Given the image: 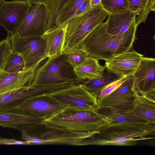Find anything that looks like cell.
Instances as JSON below:
<instances>
[{
    "instance_id": "cell-19",
    "label": "cell",
    "mask_w": 155,
    "mask_h": 155,
    "mask_svg": "<svg viewBox=\"0 0 155 155\" xmlns=\"http://www.w3.org/2000/svg\"><path fill=\"white\" fill-rule=\"evenodd\" d=\"M95 109L107 118L110 124L155 123L139 118L134 114L132 108Z\"/></svg>"
},
{
    "instance_id": "cell-23",
    "label": "cell",
    "mask_w": 155,
    "mask_h": 155,
    "mask_svg": "<svg viewBox=\"0 0 155 155\" xmlns=\"http://www.w3.org/2000/svg\"><path fill=\"white\" fill-rule=\"evenodd\" d=\"M121 78L115 74L107 72L104 74L102 77L97 79L82 81L81 84L84 87L97 98L102 90L110 83Z\"/></svg>"
},
{
    "instance_id": "cell-34",
    "label": "cell",
    "mask_w": 155,
    "mask_h": 155,
    "mask_svg": "<svg viewBox=\"0 0 155 155\" xmlns=\"http://www.w3.org/2000/svg\"><path fill=\"white\" fill-rule=\"evenodd\" d=\"M4 0H0V5Z\"/></svg>"
},
{
    "instance_id": "cell-22",
    "label": "cell",
    "mask_w": 155,
    "mask_h": 155,
    "mask_svg": "<svg viewBox=\"0 0 155 155\" xmlns=\"http://www.w3.org/2000/svg\"><path fill=\"white\" fill-rule=\"evenodd\" d=\"M129 10L135 13L137 26L145 23L149 13L155 11V0H127Z\"/></svg>"
},
{
    "instance_id": "cell-31",
    "label": "cell",
    "mask_w": 155,
    "mask_h": 155,
    "mask_svg": "<svg viewBox=\"0 0 155 155\" xmlns=\"http://www.w3.org/2000/svg\"><path fill=\"white\" fill-rule=\"evenodd\" d=\"M0 144L6 145H31L29 142L24 140H18L14 138L7 139L0 137Z\"/></svg>"
},
{
    "instance_id": "cell-21",
    "label": "cell",
    "mask_w": 155,
    "mask_h": 155,
    "mask_svg": "<svg viewBox=\"0 0 155 155\" xmlns=\"http://www.w3.org/2000/svg\"><path fill=\"white\" fill-rule=\"evenodd\" d=\"M98 60L89 56L84 62L74 68L76 74L82 81L103 77L105 68L100 65Z\"/></svg>"
},
{
    "instance_id": "cell-25",
    "label": "cell",
    "mask_w": 155,
    "mask_h": 155,
    "mask_svg": "<svg viewBox=\"0 0 155 155\" xmlns=\"http://www.w3.org/2000/svg\"><path fill=\"white\" fill-rule=\"evenodd\" d=\"M26 0L29 5L40 4L45 6L48 16L47 30L55 25V19L61 7L66 0Z\"/></svg>"
},
{
    "instance_id": "cell-9",
    "label": "cell",
    "mask_w": 155,
    "mask_h": 155,
    "mask_svg": "<svg viewBox=\"0 0 155 155\" xmlns=\"http://www.w3.org/2000/svg\"><path fill=\"white\" fill-rule=\"evenodd\" d=\"M135 92L132 76L127 77L115 90L101 99H97L96 109L114 110L132 108Z\"/></svg>"
},
{
    "instance_id": "cell-32",
    "label": "cell",
    "mask_w": 155,
    "mask_h": 155,
    "mask_svg": "<svg viewBox=\"0 0 155 155\" xmlns=\"http://www.w3.org/2000/svg\"><path fill=\"white\" fill-rule=\"evenodd\" d=\"M92 8L90 4V0H86L76 11L73 17L84 15L90 10Z\"/></svg>"
},
{
    "instance_id": "cell-7",
    "label": "cell",
    "mask_w": 155,
    "mask_h": 155,
    "mask_svg": "<svg viewBox=\"0 0 155 155\" xmlns=\"http://www.w3.org/2000/svg\"><path fill=\"white\" fill-rule=\"evenodd\" d=\"M48 94L59 102L68 106L95 109L97 106V98L86 89L81 83L58 90Z\"/></svg>"
},
{
    "instance_id": "cell-30",
    "label": "cell",
    "mask_w": 155,
    "mask_h": 155,
    "mask_svg": "<svg viewBox=\"0 0 155 155\" xmlns=\"http://www.w3.org/2000/svg\"><path fill=\"white\" fill-rule=\"evenodd\" d=\"M127 77L121 78L106 86L101 91L97 99H101L111 93L124 81Z\"/></svg>"
},
{
    "instance_id": "cell-11",
    "label": "cell",
    "mask_w": 155,
    "mask_h": 155,
    "mask_svg": "<svg viewBox=\"0 0 155 155\" xmlns=\"http://www.w3.org/2000/svg\"><path fill=\"white\" fill-rule=\"evenodd\" d=\"M30 5L26 0H4L0 5V25L9 33H14L21 24Z\"/></svg>"
},
{
    "instance_id": "cell-33",
    "label": "cell",
    "mask_w": 155,
    "mask_h": 155,
    "mask_svg": "<svg viewBox=\"0 0 155 155\" xmlns=\"http://www.w3.org/2000/svg\"><path fill=\"white\" fill-rule=\"evenodd\" d=\"M101 0H90V4L91 7L101 4Z\"/></svg>"
},
{
    "instance_id": "cell-5",
    "label": "cell",
    "mask_w": 155,
    "mask_h": 155,
    "mask_svg": "<svg viewBox=\"0 0 155 155\" xmlns=\"http://www.w3.org/2000/svg\"><path fill=\"white\" fill-rule=\"evenodd\" d=\"M101 4L82 15L73 17L64 25L65 37L64 50L82 45L86 37L108 16Z\"/></svg>"
},
{
    "instance_id": "cell-10",
    "label": "cell",
    "mask_w": 155,
    "mask_h": 155,
    "mask_svg": "<svg viewBox=\"0 0 155 155\" xmlns=\"http://www.w3.org/2000/svg\"><path fill=\"white\" fill-rule=\"evenodd\" d=\"M68 106L49 96L44 94L30 97L17 107L27 110L42 120L49 118Z\"/></svg>"
},
{
    "instance_id": "cell-13",
    "label": "cell",
    "mask_w": 155,
    "mask_h": 155,
    "mask_svg": "<svg viewBox=\"0 0 155 155\" xmlns=\"http://www.w3.org/2000/svg\"><path fill=\"white\" fill-rule=\"evenodd\" d=\"M143 56L130 50L106 61L104 66L109 73L120 78L127 77L133 75Z\"/></svg>"
},
{
    "instance_id": "cell-3",
    "label": "cell",
    "mask_w": 155,
    "mask_h": 155,
    "mask_svg": "<svg viewBox=\"0 0 155 155\" xmlns=\"http://www.w3.org/2000/svg\"><path fill=\"white\" fill-rule=\"evenodd\" d=\"M155 123L110 124L87 145L130 146L140 140L155 138Z\"/></svg>"
},
{
    "instance_id": "cell-28",
    "label": "cell",
    "mask_w": 155,
    "mask_h": 155,
    "mask_svg": "<svg viewBox=\"0 0 155 155\" xmlns=\"http://www.w3.org/2000/svg\"><path fill=\"white\" fill-rule=\"evenodd\" d=\"M101 5L108 14H116L129 10L127 0H101Z\"/></svg>"
},
{
    "instance_id": "cell-29",
    "label": "cell",
    "mask_w": 155,
    "mask_h": 155,
    "mask_svg": "<svg viewBox=\"0 0 155 155\" xmlns=\"http://www.w3.org/2000/svg\"><path fill=\"white\" fill-rule=\"evenodd\" d=\"M11 50L10 41L7 36L0 41V70H2L6 58Z\"/></svg>"
},
{
    "instance_id": "cell-1",
    "label": "cell",
    "mask_w": 155,
    "mask_h": 155,
    "mask_svg": "<svg viewBox=\"0 0 155 155\" xmlns=\"http://www.w3.org/2000/svg\"><path fill=\"white\" fill-rule=\"evenodd\" d=\"M66 138L76 146L86 145L110 124L107 118L96 109L68 106L39 123Z\"/></svg>"
},
{
    "instance_id": "cell-8",
    "label": "cell",
    "mask_w": 155,
    "mask_h": 155,
    "mask_svg": "<svg viewBox=\"0 0 155 155\" xmlns=\"http://www.w3.org/2000/svg\"><path fill=\"white\" fill-rule=\"evenodd\" d=\"M48 20V14L44 5H30L24 19L13 34L23 37L41 36L47 30Z\"/></svg>"
},
{
    "instance_id": "cell-2",
    "label": "cell",
    "mask_w": 155,
    "mask_h": 155,
    "mask_svg": "<svg viewBox=\"0 0 155 155\" xmlns=\"http://www.w3.org/2000/svg\"><path fill=\"white\" fill-rule=\"evenodd\" d=\"M136 21L124 33H109L105 23L102 22L84 39L82 45L88 55L106 61L131 50L136 39Z\"/></svg>"
},
{
    "instance_id": "cell-20",
    "label": "cell",
    "mask_w": 155,
    "mask_h": 155,
    "mask_svg": "<svg viewBox=\"0 0 155 155\" xmlns=\"http://www.w3.org/2000/svg\"><path fill=\"white\" fill-rule=\"evenodd\" d=\"M132 110L139 118L155 123V101L135 92Z\"/></svg>"
},
{
    "instance_id": "cell-24",
    "label": "cell",
    "mask_w": 155,
    "mask_h": 155,
    "mask_svg": "<svg viewBox=\"0 0 155 155\" xmlns=\"http://www.w3.org/2000/svg\"><path fill=\"white\" fill-rule=\"evenodd\" d=\"M86 0H66L61 7L55 19V25H64L73 17L76 11Z\"/></svg>"
},
{
    "instance_id": "cell-16",
    "label": "cell",
    "mask_w": 155,
    "mask_h": 155,
    "mask_svg": "<svg viewBox=\"0 0 155 155\" xmlns=\"http://www.w3.org/2000/svg\"><path fill=\"white\" fill-rule=\"evenodd\" d=\"M49 91L47 87H30L28 86L1 94L0 110L14 109L28 98L47 94Z\"/></svg>"
},
{
    "instance_id": "cell-18",
    "label": "cell",
    "mask_w": 155,
    "mask_h": 155,
    "mask_svg": "<svg viewBox=\"0 0 155 155\" xmlns=\"http://www.w3.org/2000/svg\"><path fill=\"white\" fill-rule=\"evenodd\" d=\"M136 16L129 10L116 14H109L105 22L107 31L113 35H119L125 32L135 21Z\"/></svg>"
},
{
    "instance_id": "cell-17",
    "label": "cell",
    "mask_w": 155,
    "mask_h": 155,
    "mask_svg": "<svg viewBox=\"0 0 155 155\" xmlns=\"http://www.w3.org/2000/svg\"><path fill=\"white\" fill-rule=\"evenodd\" d=\"M41 37L45 41V54L48 58L62 54L64 50L65 25H55L47 30Z\"/></svg>"
},
{
    "instance_id": "cell-6",
    "label": "cell",
    "mask_w": 155,
    "mask_h": 155,
    "mask_svg": "<svg viewBox=\"0 0 155 155\" xmlns=\"http://www.w3.org/2000/svg\"><path fill=\"white\" fill-rule=\"evenodd\" d=\"M11 50L23 58L26 69L39 64L48 58L45 40L41 36L23 37L8 33Z\"/></svg>"
},
{
    "instance_id": "cell-27",
    "label": "cell",
    "mask_w": 155,
    "mask_h": 155,
    "mask_svg": "<svg viewBox=\"0 0 155 155\" xmlns=\"http://www.w3.org/2000/svg\"><path fill=\"white\" fill-rule=\"evenodd\" d=\"M63 53L66 54L69 62L74 68L84 62L89 56L82 45L64 50Z\"/></svg>"
},
{
    "instance_id": "cell-12",
    "label": "cell",
    "mask_w": 155,
    "mask_h": 155,
    "mask_svg": "<svg viewBox=\"0 0 155 155\" xmlns=\"http://www.w3.org/2000/svg\"><path fill=\"white\" fill-rule=\"evenodd\" d=\"M135 92L142 95L155 90V59L143 57L132 76Z\"/></svg>"
},
{
    "instance_id": "cell-14",
    "label": "cell",
    "mask_w": 155,
    "mask_h": 155,
    "mask_svg": "<svg viewBox=\"0 0 155 155\" xmlns=\"http://www.w3.org/2000/svg\"><path fill=\"white\" fill-rule=\"evenodd\" d=\"M42 120L29 111L19 108L0 110V126L3 127L21 131L28 127L38 124Z\"/></svg>"
},
{
    "instance_id": "cell-15",
    "label": "cell",
    "mask_w": 155,
    "mask_h": 155,
    "mask_svg": "<svg viewBox=\"0 0 155 155\" xmlns=\"http://www.w3.org/2000/svg\"><path fill=\"white\" fill-rule=\"evenodd\" d=\"M43 63L19 72L10 73L0 70V94L29 86L38 69Z\"/></svg>"
},
{
    "instance_id": "cell-26",
    "label": "cell",
    "mask_w": 155,
    "mask_h": 155,
    "mask_svg": "<svg viewBox=\"0 0 155 155\" xmlns=\"http://www.w3.org/2000/svg\"><path fill=\"white\" fill-rule=\"evenodd\" d=\"M26 69L25 62L21 56L11 50L2 70L7 73H13L19 72Z\"/></svg>"
},
{
    "instance_id": "cell-4",
    "label": "cell",
    "mask_w": 155,
    "mask_h": 155,
    "mask_svg": "<svg viewBox=\"0 0 155 155\" xmlns=\"http://www.w3.org/2000/svg\"><path fill=\"white\" fill-rule=\"evenodd\" d=\"M82 81L76 74L65 54L48 58L38 69L30 87L71 84H77Z\"/></svg>"
}]
</instances>
